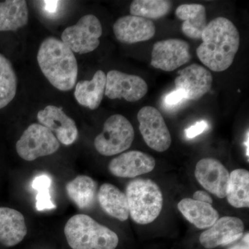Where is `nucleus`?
Here are the masks:
<instances>
[{
	"instance_id": "obj_22",
	"label": "nucleus",
	"mask_w": 249,
	"mask_h": 249,
	"mask_svg": "<svg viewBox=\"0 0 249 249\" xmlns=\"http://www.w3.org/2000/svg\"><path fill=\"white\" fill-rule=\"evenodd\" d=\"M29 10L24 0H6L0 2V31H16L25 27Z\"/></svg>"
},
{
	"instance_id": "obj_5",
	"label": "nucleus",
	"mask_w": 249,
	"mask_h": 249,
	"mask_svg": "<svg viewBox=\"0 0 249 249\" xmlns=\"http://www.w3.org/2000/svg\"><path fill=\"white\" fill-rule=\"evenodd\" d=\"M134 139V127L128 119L114 114L105 122L103 132L95 139L94 146L101 155L110 157L129 149Z\"/></svg>"
},
{
	"instance_id": "obj_4",
	"label": "nucleus",
	"mask_w": 249,
	"mask_h": 249,
	"mask_svg": "<svg viewBox=\"0 0 249 249\" xmlns=\"http://www.w3.org/2000/svg\"><path fill=\"white\" fill-rule=\"evenodd\" d=\"M129 214L137 224H150L163 209V196L160 186L149 178H136L129 182L125 192Z\"/></svg>"
},
{
	"instance_id": "obj_17",
	"label": "nucleus",
	"mask_w": 249,
	"mask_h": 249,
	"mask_svg": "<svg viewBox=\"0 0 249 249\" xmlns=\"http://www.w3.org/2000/svg\"><path fill=\"white\" fill-rule=\"evenodd\" d=\"M27 234L23 214L16 210L0 207V243L11 247L18 245Z\"/></svg>"
},
{
	"instance_id": "obj_8",
	"label": "nucleus",
	"mask_w": 249,
	"mask_h": 249,
	"mask_svg": "<svg viewBox=\"0 0 249 249\" xmlns=\"http://www.w3.org/2000/svg\"><path fill=\"white\" fill-rule=\"evenodd\" d=\"M137 119L145 143L155 151H166L171 145L172 138L160 111L151 106H145L139 110Z\"/></svg>"
},
{
	"instance_id": "obj_24",
	"label": "nucleus",
	"mask_w": 249,
	"mask_h": 249,
	"mask_svg": "<svg viewBox=\"0 0 249 249\" xmlns=\"http://www.w3.org/2000/svg\"><path fill=\"white\" fill-rule=\"evenodd\" d=\"M228 202L237 209L249 207V172L236 169L230 174L228 184Z\"/></svg>"
},
{
	"instance_id": "obj_1",
	"label": "nucleus",
	"mask_w": 249,
	"mask_h": 249,
	"mask_svg": "<svg viewBox=\"0 0 249 249\" xmlns=\"http://www.w3.org/2000/svg\"><path fill=\"white\" fill-rule=\"evenodd\" d=\"M196 49L198 58L209 70L225 71L231 66L240 45V33L237 27L226 18L213 19L205 28Z\"/></svg>"
},
{
	"instance_id": "obj_33",
	"label": "nucleus",
	"mask_w": 249,
	"mask_h": 249,
	"mask_svg": "<svg viewBox=\"0 0 249 249\" xmlns=\"http://www.w3.org/2000/svg\"><path fill=\"white\" fill-rule=\"evenodd\" d=\"M249 131H247V137H246V140H245V147H246V155H247V157H248V160H249Z\"/></svg>"
},
{
	"instance_id": "obj_30",
	"label": "nucleus",
	"mask_w": 249,
	"mask_h": 249,
	"mask_svg": "<svg viewBox=\"0 0 249 249\" xmlns=\"http://www.w3.org/2000/svg\"><path fill=\"white\" fill-rule=\"evenodd\" d=\"M43 5V9L46 14L48 15H55L58 12L59 6H60V1H42Z\"/></svg>"
},
{
	"instance_id": "obj_21",
	"label": "nucleus",
	"mask_w": 249,
	"mask_h": 249,
	"mask_svg": "<svg viewBox=\"0 0 249 249\" xmlns=\"http://www.w3.org/2000/svg\"><path fill=\"white\" fill-rule=\"evenodd\" d=\"M178 209L188 222L199 229H209L219 219V213L212 205L191 198L180 201Z\"/></svg>"
},
{
	"instance_id": "obj_29",
	"label": "nucleus",
	"mask_w": 249,
	"mask_h": 249,
	"mask_svg": "<svg viewBox=\"0 0 249 249\" xmlns=\"http://www.w3.org/2000/svg\"><path fill=\"white\" fill-rule=\"evenodd\" d=\"M183 99H185L183 93L181 91L175 89L165 96L164 103L168 107H174L182 102Z\"/></svg>"
},
{
	"instance_id": "obj_20",
	"label": "nucleus",
	"mask_w": 249,
	"mask_h": 249,
	"mask_svg": "<svg viewBox=\"0 0 249 249\" xmlns=\"http://www.w3.org/2000/svg\"><path fill=\"white\" fill-rule=\"evenodd\" d=\"M106 86V74L98 70L91 80H84L77 83L74 96L82 106L93 110L97 109L102 102Z\"/></svg>"
},
{
	"instance_id": "obj_3",
	"label": "nucleus",
	"mask_w": 249,
	"mask_h": 249,
	"mask_svg": "<svg viewBox=\"0 0 249 249\" xmlns=\"http://www.w3.org/2000/svg\"><path fill=\"white\" fill-rule=\"evenodd\" d=\"M64 232L72 249H115L119 245L115 232L85 214L70 218Z\"/></svg>"
},
{
	"instance_id": "obj_23",
	"label": "nucleus",
	"mask_w": 249,
	"mask_h": 249,
	"mask_svg": "<svg viewBox=\"0 0 249 249\" xmlns=\"http://www.w3.org/2000/svg\"><path fill=\"white\" fill-rule=\"evenodd\" d=\"M96 183L86 175L76 177L67 184L69 197L80 209H88L92 206L96 196Z\"/></svg>"
},
{
	"instance_id": "obj_2",
	"label": "nucleus",
	"mask_w": 249,
	"mask_h": 249,
	"mask_svg": "<svg viewBox=\"0 0 249 249\" xmlns=\"http://www.w3.org/2000/svg\"><path fill=\"white\" fill-rule=\"evenodd\" d=\"M37 59L41 71L54 88L63 91L73 89L78 78V63L73 52L61 40L46 38Z\"/></svg>"
},
{
	"instance_id": "obj_26",
	"label": "nucleus",
	"mask_w": 249,
	"mask_h": 249,
	"mask_svg": "<svg viewBox=\"0 0 249 249\" xmlns=\"http://www.w3.org/2000/svg\"><path fill=\"white\" fill-rule=\"evenodd\" d=\"M171 7V1L167 0H134L129 6V12L131 16L159 19L166 16Z\"/></svg>"
},
{
	"instance_id": "obj_6",
	"label": "nucleus",
	"mask_w": 249,
	"mask_h": 249,
	"mask_svg": "<svg viewBox=\"0 0 249 249\" xmlns=\"http://www.w3.org/2000/svg\"><path fill=\"white\" fill-rule=\"evenodd\" d=\"M102 34L99 19L92 14H88L80 18L75 25L65 29L61 41L74 53H88L97 49Z\"/></svg>"
},
{
	"instance_id": "obj_28",
	"label": "nucleus",
	"mask_w": 249,
	"mask_h": 249,
	"mask_svg": "<svg viewBox=\"0 0 249 249\" xmlns=\"http://www.w3.org/2000/svg\"><path fill=\"white\" fill-rule=\"evenodd\" d=\"M209 128V124L207 121L201 120L196 122V124L188 127L185 130L186 138L191 139L202 134L204 131Z\"/></svg>"
},
{
	"instance_id": "obj_13",
	"label": "nucleus",
	"mask_w": 249,
	"mask_h": 249,
	"mask_svg": "<svg viewBox=\"0 0 249 249\" xmlns=\"http://www.w3.org/2000/svg\"><path fill=\"white\" fill-rule=\"evenodd\" d=\"M244 231L245 224L240 218L229 216L219 218L213 225L201 234L199 242L208 249L230 245L240 240Z\"/></svg>"
},
{
	"instance_id": "obj_15",
	"label": "nucleus",
	"mask_w": 249,
	"mask_h": 249,
	"mask_svg": "<svg viewBox=\"0 0 249 249\" xmlns=\"http://www.w3.org/2000/svg\"><path fill=\"white\" fill-rule=\"evenodd\" d=\"M37 118L40 124L53 132L58 142L64 145H71L78 138L76 123L64 112L62 108L47 106L37 113Z\"/></svg>"
},
{
	"instance_id": "obj_10",
	"label": "nucleus",
	"mask_w": 249,
	"mask_h": 249,
	"mask_svg": "<svg viewBox=\"0 0 249 249\" xmlns=\"http://www.w3.org/2000/svg\"><path fill=\"white\" fill-rule=\"evenodd\" d=\"M146 82L137 75L127 74L111 70L106 75L105 94L109 99L124 98L128 102H137L146 95Z\"/></svg>"
},
{
	"instance_id": "obj_16",
	"label": "nucleus",
	"mask_w": 249,
	"mask_h": 249,
	"mask_svg": "<svg viewBox=\"0 0 249 249\" xmlns=\"http://www.w3.org/2000/svg\"><path fill=\"white\" fill-rule=\"evenodd\" d=\"M113 31L119 42L129 45L150 40L155 35L156 27L150 19L129 15L119 18Z\"/></svg>"
},
{
	"instance_id": "obj_9",
	"label": "nucleus",
	"mask_w": 249,
	"mask_h": 249,
	"mask_svg": "<svg viewBox=\"0 0 249 249\" xmlns=\"http://www.w3.org/2000/svg\"><path fill=\"white\" fill-rule=\"evenodd\" d=\"M191 47L185 40L168 39L156 42L152 51L151 65L164 71H173L191 59Z\"/></svg>"
},
{
	"instance_id": "obj_12",
	"label": "nucleus",
	"mask_w": 249,
	"mask_h": 249,
	"mask_svg": "<svg viewBox=\"0 0 249 249\" xmlns=\"http://www.w3.org/2000/svg\"><path fill=\"white\" fill-rule=\"evenodd\" d=\"M198 182L217 197H226L230 174L219 160L204 158L198 161L195 170Z\"/></svg>"
},
{
	"instance_id": "obj_32",
	"label": "nucleus",
	"mask_w": 249,
	"mask_h": 249,
	"mask_svg": "<svg viewBox=\"0 0 249 249\" xmlns=\"http://www.w3.org/2000/svg\"><path fill=\"white\" fill-rule=\"evenodd\" d=\"M229 249H249V232L246 234L242 240V243L237 244Z\"/></svg>"
},
{
	"instance_id": "obj_7",
	"label": "nucleus",
	"mask_w": 249,
	"mask_h": 249,
	"mask_svg": "<svg viewBox=\"0 0 249 249\" xmlns=\"http://www.w3.org/2000/svg\"><path fill=\"white\" fill-rule=\"evenodd\" d=\"M60 142L49 129L41 124H31L16 143V151L21 158L32 161L39 157L53 155Z\"/></svg>"
},
{
	"instance_id": "obj_18",
	"label": "nucleus",
	"mask_w": 249,
	"mask_h": 249,
	"mask_svg": "<svg viewBox=\"0 0 249 249\" xmlns=\"http://www.w3.org/2000/svg\"><path fill=\"white\" fill-rule=\"evenodd\" d=\"M101 209L111 217L124 222L129 215L128 201L125 193L110 183H104L98 192Z\"/></svg>"
},
{
	"instance_id": "obj_31",
	"label": "nucleus",
	"mask_w": 249,
	"mask_h": 249,
	"mask_svg": "<svg viewBox=\"0 0 249 249\" xmlns=\"http://www.w3.org/2000/svg\"><path fill=\"white\" fill-rule=\"evenodd\" d=\"M193 199L194 200L200 201V202L206 203L212 205L213 203L212 197L206 191H197L193 194Z\"/></svg>"
},
{
	"instance_id": "obj_25",
	"label": "nucleus",
	"mask_w": 249,
	"mask_h": 249,
	"mask_svg": "<svg viewBox=\"0 0 249 249\" xmlns=\"http://www.w3.org/2000/svg\"><path fill=\"white\" fill-rule=\"evenodd\" d=\"M17 85V76L11 62L0 53V109L14 100Z\"/></svg>"
},
{
	"instance_id": "obj_14",
	"label": "nucleus",
	"mask_w": 249,
	"mask_h": 249,
	"mask_svg": "<svg viewBox=\"0 0 249 249\" xmlns=\"http://www.w3.org/2000/svg\"><path fill=\"white\" fill-rule=\"evenodd\" d=\"M155 159L141 151L124 152L109 162L108 169L111 175L121 178H134L150 173L155 169Z\"/></svg>"
},
{
	"instance_id": "obj_11",
	"label": "nucleus",
	"mask_w": 249,
	"mask_h": 249,
	"mask_svg": "<svg viewBox=\"0 0 249 249\" xmlns=\"http://www.w3.org/2000/svg\"><path fill=\"white\" fill-rule=\"evenodd\" d=\"M175 78V89L181 91L185 99L196 101L200 99L211 89L213 76L205 67L192 64L181 71Z\"/></svg>"
},
{
	"instance_id": "obj_27",
	"label": "nucleus",
	"mask_w": 249,
	"mask_h": 249,
	"mask_svg": "<svg viewBox=\"0 0 249 249\" xmlns=\"http://www.w3.org/2000/svg\"><path fill=\"white\" fill-rule=\"evenodd\" d=\"M52 183V178L47 175H38L33 181V188L37 191L36 207L38 211L55 209L56 208L52 201L50 195Z\"/></svg>"
},
{
	"instance_id": "obj_19",
	"label": "nucleus",
	"mask_w": 249,
	"mask_h": 249,
	"mask_svg": "<svg viewBox=\"0 0 249 249\" xmlns=\"http://www.w3.org/2000/svg\"><path fill=\"white\" fill-rule=\"evenodd\" d=\"M175 15L183 20V34L191 39H201V34L207 26V15L204 5L181 4L177 8Z\"/></svg>"
}]
</instances>
